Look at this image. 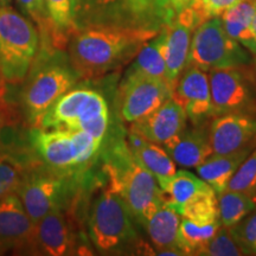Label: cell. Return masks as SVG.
I'll use <instances>...</instances> for the list:
<instances>
[{"instance_id":"6da1fadb","label":"cell","mask_w":256,"mask_h":256,"mask_svg":"<svg viewBox=\"0 0 256 256\" xmlns=\"http://www.w3.org/2000/svg\"><path fill=\"white\" fill-rule=\"evenodd\" d=\"M160 31L114 26L78 28L68 40L69 63L78 78L104 75L133 60Z\"/></svg>"},{"instance_id":"7a4b0ae2","label":"cell","mask_w":256,"mask_h":256,"mask_svg":"<svg viewBox=\"0 0 256 256\" xmlns=\"http://www.w3.org/2000/svg\"><path fill=\"white\" fill-rule=\"evenodd\" d=\"M22 92L25 116L38 128L49 108L76 84L78 76L69 63L68 54L50 40H40V50L30 68Z\"/></svg>"},{"instance_id":"3957f363","label":"cell","mask_w":256,"mask_h":256,"mask_svg":"<svg viewBox=\"0 0 256 256\" xmlns=\"http://www.w3.org/2000/svg\"><path fill=\"white\" fill-rule=\"evenodd\" d=\"M174 16L170 0H74L75 30L114 26L160 31Z\"/></svg>"},{"instance_id":"277c9868","label":"cell","mask_w":256,"mask_h":256,"mask_svg":"<svg viewBox=\"0 0 256 256\" xmlns=\"http://www.w3.org/2000/svg\"><path fill=\"white\" fill-rule=\"evenodd\" d=\"M110 188L122 200L138 223L147 220L164 204V192L151 172L134 159L126 142H116L106 162Z\"/></svg>"},{"instance_id":"5b68a950","label":"cell","mask_w":256,"mask_h":256,"mask_svg":"<svg viewBox=\"0 0 256 256\" xmlns=\"http://www.w3.org/2000/svg\"><path fill=\"white\" fill-rule=\"evenodd\" d=\"M110 127V108L101 92L72 88L49 108L38 128L82 130L104 142Z\"/></svg>"},{"instance_id":"8992f818","label":"cell","mask_w":256,"mask_h":256,"mask_svg":"<svg viewBox=\"0 0 256 256\" xmlns=\"http://www.w3.org/2000/svg\"><path fill=\"white\" fill-rule=\"evenodd\" d=\"M31 142L48 168L62 177L84 171L102 145L100 140L82 130L43 128L32 130Z\"/></svg>"},{"instance_id":"52a82bcc","label":"cell","mask_w":256,"mask_h":256,"mask_svg":"<svg viewBox=\"0 0 256 256\" xmlns=\"http://www.w3.org/2000/svg\"><path fill=\"white\" fill-rule=\"evenodd\" d=\"M40 31L10 6L0 8V74L6 82L26 78L40 50Z\"/></svg>"},{"instance_id":"ba28073f","label":"cell","mask_w":256,"mask_h":256,"mask_svg":"<svg viewBox=\"0 0 256 256\" xmlns=\"http://www.w3.org/2000/svg\"><path fill=\"white\" fill-rule=\"evenodd\" d=\"M88 229L92 243L102 254L124 252L138 240L132 214L122 197L110 186L92 206Z\"/></svg>"},{"instance_id":"9c48e42d","label":"cell","mask_w":256,"mask_h":256,"mask_svg":"<svg viewBox=\"0 0 256 256\" xmlns=\"http://www.w3.org/2000/svg\"><path fill=\"white\" fill-rule=\"evenodd\" d=\"M250 60V55L241 44L224 30L220 17L206 19L194 31L188 66L209 72L212 69L242 68Z\"/></svg>"},{"instance_id":"30bf717a","label":"cell","mask_w":256,"mask_h":256,"mask_svg":"<svg viewBox=\"0 0 256 256\" xmlns=\"http://www.w3.org/2000/svg\"><path fill=\"white\" fill-rule=\"evenodd\" d=\"M174 84L128 70L119 90L121 116L136 122L151 114L174 95Z\"/></svg>"},{"instance_id":"8fae6325","label":"cell","mask_w":256,"mask_h":256,"mask_svg":"<svg viewBox=\"0 0 256 256\" xmlns=\"http://www.w3.org/2000/svg\"><path fill=\"white\" fill-rule=\"evenodd\" d=\"M208 16L200 0H194L188 8L176 14L171 23L164 28V56L170 82L176 84L188 64L192 37Z\"/></svg>"},{"instance_id":"7c38bea8","label":"cell","mask_w":256,"mask_h":256,"mask_svg":"<svg viewBox=\"0 0 256 256\" xmlns=\"http://www.w3.org/2000/svg\"><path fill=\"white\" fill-rule=\"evenodd\" d=\"M212 116L243 112L252 101L250 82L238 68L209 70Z\"/></svg>"},{"instance_id":"4fadbf2b","label":"cell","mask_w":256,"mask_h":256,"mask_svg":"<svg viewBox=\"0 0 256 256\" xmlns=\"http://www.w3.org/2000/svg\"><path fill=\"white\" fill-rule=\"evenodd\" d=\"M0 250H37L36 226L17 192L0 198Z\"/></svg>"},{"instance_id":"5bb4252c","label":"cell","mask_w":256,"mask_h":256,"mask_svg":"<svg viewBox=\"0 0 256 256\" xmlns=\"http://www.w3.org/2000/svg\"><path fill=\"white\" fill-rule=\"evenodd\" d=\"M212 154H232L256 146V118L244 112L216 116L209 127Z\"/></svg>"},{"instance_id":"9a60e30c","label":"cell","mask_w":256,"mask_h":256,"mask_svg":"<svg viewBox=\"0 0 256 256\" xmlns=\"http://www.w3.org/2000/svg\"><path fill=\"white\" fill-rule=\"evenodd\" d=\"M66 185L64 177L52 172L24 177L17 194L34 226L50 211L62 206Z\"/></svg>"},{"instance_id":"2e32d148","label":"cell","mask_w":256,"mask_h":256,"mask_svg":"<svg viewBox=\"0 0 256 256\" xmlns=\"http://www.w3.org/2000/svg\"><path fill=\"white\" fill-rule=\"evenodd\" d=\"M172 96L183 106L194 124L212 116L209 75L206 70L188 66L179 75Z\"/></svg>"},{"instance_id":"e0dca14e","label":"cell","mask_w":256,"mask_h":256,"mask_svg":"<svg viewBox=\"0 0 256 256\" xmlns=\"http://www.w3.org/2000/svg\"><path fill=\"white\" fill-rule=\"evenodd\" d=\"M188 114L183 106L171 96L158 110L132 122L130 130L148 142L164 145L188 126Z\"/></svg>"},{"instance_id":"ac0fdd59","label":"cell","mask_w":256,"mask_h":256,"mask_svg":"<svg viewBox=\"0 0 256 256\" xmlns=\"http://www.w3.org/2000/svg\"><path fill=\"white\" fill-rule=\"evenodd\" d=\"M162 146L176 164L186 168H196L212 154L209 128H204L200 124L192 128L186 126Z\"/></svg>"},{"instance_id":"d6986e66","label":"cell","mask_w":256,"mask_h":256,"mask_svg":"<svg viewBox=\"0 0 256 256\" xmlns=\"http://www.w3.org/2000/svg\"><path fill=\"white\" fill-rule=\"evenodd\" d=\"M74 236L60 208L50 211L36 224L37 250L49 256L72 255Z\"/></svg>"},{"instance_id":"ffe728a7","label":"cell","mask_w":256,"mask_h":256,"mask_svg":"<svg viewBox=\"0 0 256 256\" xmlns=\"http://www.w3.org/2000/svg\"><path fill=\"white\" fill-rule=\"evenodd\" d=\"M127 145L134 159L154 176L158 184L172 177L177 171L176 162L162 145L148 142L132 130L128 134Z\"/></svg>"},{"instance_id":"44dd1931","label":"cell","mask_w":256,"mask_h":256,"mask_svg":"<svg viewBox=\"0 0 256 256\" xmlns=\"http://www.w3.org/2000/svg\"><path fill=\"white\" fill-rule=\"evenodd\" d=\"M252 151L248 148L232 154H211L203 164L197 166L196 171L200 178L218 194L226 190L236 170Z\"/></svg>"},{"instance_id":"7402d4cb","label":"cell","mask_w":256,"mask_h":256,"mask_svg":"<svg viewBox=\"0 0 256 256\" xmlns=\"http://www.w3.org/2000/svg\"><path fill=\"white\" fill-rule=\"evenodd\" d=\"M182 216L177 211L162 204L145 224L156 252L166 249H179V226ZM183 252V250H182Z\"/></svg>"},{"instance_id":"603a6c76","label":"cell","mask_w":256,"mask_h":256,"mask_svg":"<svg viewBox=\"0 0 256 256\" xmlns=\"http://www.w3.org/2000/svg\"><path fill=\"white\" fill-rule=\"evenodd\" d=\"M164 192V204L172 208L180 215L185 204L200 192L211 188L202 178L185 170L176 171V174L159 184Z\"/></svg>"},{"instance_id":"cb8c5ba5","label":"cell","mask_w":256,"mask_h":256,"mask_svg":"<svg viewBox=\"0 0 256 256\" xmlns=\"http://www.w3.org/2000/svg\"><path fill=\"white\" fill-rule=\"evenodd\" d=\"M256 0H242L220 16L224 30L232 40L256 55V42L252 32Z\"/></svg>"},{"instance_id":"d4e9b609","label":"cell","mask_w":256,"mask_h":256,"mask_svg":"<svg viewBox=\"0 0 256 256\" xmlns=\"http://www.w3.org/2000/svg\"><path fill=\"white\" fill-rule=\"evenodd\" d=\"M164 28H162L156 37H153L142 48V50L134 57V62L128 70L170 82L164 56Z\"/></svg>"},{"instance_id":"484cf974","label":"cell","mask_w":256,"mask_h":256,"mask_svg":"<svg viewBox=\"0 0 256 256\" xmlns=\"http://www.w3.org/2000/svg\"><path fill=\"white\" fill-rule=\"evenodd\" d=\"M218 220L222 226L232 228L256 208L254 197L238 191L226 190L218 194Z\"/></svg>"},{"instance_id":"4316f807","label":"cell","mask_w":256,"mask_h":256,"mask_svg":"<svg viewBox=\"0 0 256 256\" xmlns=\"http://www.w3.org/2000/svg\"><path fill=\"white\" fill-rule=\"evenodd\" d=\"M52 23V44L63 49L74 31V0H46Z\"/></svg>"},{"instance_id":"83f0119b","label":"cell","mask_w":256,"mask_h":256,"mask_svg":"<svg viewBox=\"0 0 256 256\" xmlns=\"http://www.w3.org/2000/svg\"><path fill=\"white\" fill-rule=\"evenodd\" d=\"M220 226V220L209 224H197L182 217L179 226V248L185 255H196L197 252L212 238Z\"/></svg>"},{"instance_id":"f1b7e54d","label":"cell","mask_w":256,"mask_h":256,"mask_svg":"<svg viewBox=\"0 0 256 256\" xmlns=\"http://www.w3.org/2000/svg\"><path fill=\"white\" fill-rule=\"evenodd\" d=\"M182 217L197 224H209L218 220V200L212 188H206L185 204Z\"/></svg>"},{"instance_id":"f546056e","label":"cell","mask_w":256,"mask_h":256,"mask_svg":"<svg viewBox=\"0 0 256 256\" xmlns=\"http://www.w3.org/2000/svg\"><path fill=\"white\" fill-rule=\"evenodd\" d=\"M196 255L204 256H240L246 255L244 249L235 238L232 228L220 226L212 238L204 244Z\"/></svg>"},{"instance_id":"4dcf8cb0","label":"cell","mask_w":256,"mask_h":256,"mask_svg":"<svg viewBox=\"0 0 256 256\" xmlns=\"http://www.w3.org/2000/svg\"><path fill=\"white\" fill-rule=\"evenodd\" d=\"M226 190L242 192L256 200V148L249 153L236 170Z\"/></svg>"},{"instance_id":"1f68e13d","label":"cell","mask_w":256,"mask_h":256,"mask_svg":"<svg viewBox=\"0 0 256 256\" xmlns=\"http://www.w3.org/2000/svg\"><path fill=\"white\" fill-rule=\"evenodd\" d=\"M22 12L37 24L40 38L52 37V23L46 0H17ZM52 42V40H51Z\"/></svg>"},{"instance_id":"d6a6232c","label":"cell","mask_w":256,"mask_h":256,"mask_svg":"<svg viewBox=\"0 0 256 256\" xmlns=\"http://www.w3.org/2000/svg\"><path fill=\"white\" fill-rule=\"evenodd\" d=\"M24 177L18 164L10 159H0V198L17 192Z\"/></svg>"},{"instance_id":"836d02e7","label":"cell","mask_w":256,"mask_h":256,"mask_svg":"<svg viewBox=\"0 0 256 256\" xmlns=\"http://www.w3.org/2000/svg\"><path fill=\"white\" fill-rule=\"evenodd\" d=\"M232 232L246 254H256V211L232 226Z\"/></svg>"},{"instance_id":"e575fe53","label":"cell","mask_w":256,"mask_h":256,"mask_svg":"<svg viewBox=\"0 0 256 256\" xmlns=\"http://www.w3.org/2000/svg\"><path fill=\"white\" fill-rule=\"evenodd\" d=\"M208 18L220 17L226 10L238 5L242 0H200Z\"/></svg>"},{"instance_id":"d590c367","label":"cell","mask_w":256,"mask_h":256,"mask_svg":"<svg viewBox=\"0 0 256 256\" xmlns=\"http://www.w3.org/2000/svg\"><path fill=\"white\" fill-rule=\"evenodd\" d=\"M194 2V0H170L171 5L174 6L176 14L179 11H182V10L188 8V6H190Z\"/></svg>"},{"instance_id":"8d00e7d4","label":"cell","mask_w":256,"mask_h":256,"mask_svg":"<svg viewBox=\"0 0 256 256\" xmlns=\"http://www.w3.org/2000/svg\"><path fill=\"white\" fill-rule=\"evenodd\" d=\"M6 94V81L0 74V101L4 100V96Z\"/></svg>"},{"instance_id":"74e56055","label":"cell","mask_w":256,"mask_h":256,"mask_svg":"<svg viewBox=\"0 0 256 256\" xmlns=\"http://www.w3.org/2000/svg\"><path fill=\"white\" fill-rule=\"evenodd\" d=\"M5 122V113H4V108H2V101H0V130H2V126H4Z\"/></svg>"},{"instance_id":"f35d334b","label":"cell","mask_w":256,"mask_h":256,"mask_svg":"<svg viewBox=\"0 0 256 256\" xmlns=\"http://www.w3.org/2000/svg\"><path fill=\"white\" fill-rule=\"evenodd\" d=\"M252 36H254V40L256 42V6H255L254 17H252Z\"/></svg>"},{"instance_id":"ab89813d","label":"cell","mask_w":256,"mask_h":256,"mask_svg":"<svg viewBox=\"0 0 256 256\" xmlns=\"http://www.w3.org/2000/svg\"><path fill=\"white\" fill-rule=\"evenodd\" d=\"M11 4V0H0V8H6Z\"/></svg>"}]
</instances>
